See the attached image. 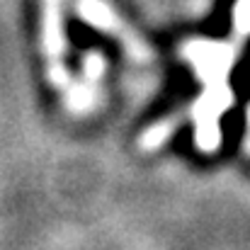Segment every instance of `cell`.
<instances>
[{"mask_svg": "<svg viewBox=\"0 0 250 250\" xmlns=\"http://www.w3.org/2000/svg\"><path fill=\"white\" fill-rule=\"evenodd\" d=\"M177 122H180V117H167V119H163V122L153 124L148 131H144V136L139 139V146H141L144 151H153V148H158L161 144H166L167 139L172 136V131L177 129Z\"/></svg>", "mask_w": 250, "mask_h": 250, "instance_id": "obj_5", "label": "cell"}, {"mask_svg": "<svg viewBox=\"0 0 250 250\" xmlns=\"http://www.w3.org/2000/svg\"><path fill=\"white\" fill-rule=\"evenodd\" d=\"M76 12H78V20H83L85 24L109 34L112 39H117L122 44L124 54L134 63L146 66V63L156 61V54H153L151 44L107 0H76Z\"/></svg>", "mask_w": 250, "mask_h": 250, "instance_id": "obj_2", "label": "cell"}, {"mask_svg": "<svg viewBox=\"0 0 250 250\" xmlns=\"http://www.w3.org/2000/svg\"><path fill=\"white\" fill-rule=\"evenodd\" d=\"M104 71H107V59L100 51H87L81 66V81H71L68 90L63 92V104L71 114L83 117L102 104Z\"/></svg>", "mask_w": 250, "mask_h": 250, "instance_id": "obj_4", "label": "cell"}, {"mask_svg": "<svg viewBox=\"0 0 250 250\" xmlns=\"http://www.w3.org/2000/svg\"><path fill=\"white\" fill-rule=\"evenodd\" d=\"M180 56L189 61L204 92L194 100L189 114L194 122V144L202 153H211L221 146V114L231 107L233 95L229 87V73L236 63L238 49L229 42L189 39L182 44Z\"/></svg>", "mask_w": 250, "mask_h": 250, "instance_id": "obj_1", "label": "cell"}, {"mask_svg": "<svg viewBox=\"0 0 250 250\" xmlns=\"http://www.w3.org/2000/svg\"><path fill=\"white\" fill-rule=\"evenodd\" d=\"M246 148L250 151V107H248V139H246Z\"/></svg>", "mask_w": 250, "mask_h": 250, "instance_id": "obj_6", "label": "cell"}, {"mask_svg": "<svg viewBox=\"0 0 250 250\" xmlns=\"http://www.w3.org/2000/svg\"><path fill=\"white\" fill-rule=\"evenodd\" d=\"M66 20L63 0H42V56L46 61V78L61 95L71 85V73L66 66Z\"/></svg>", "mask_w": 250, "mask_h": 250, "instance_id": "obj_3", "label": "cell"}]
</instances>
